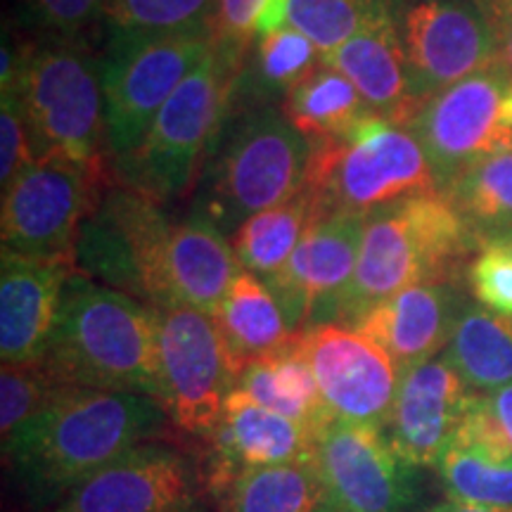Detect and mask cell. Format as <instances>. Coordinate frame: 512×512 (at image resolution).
Returning <instances> with one entry per match:
<instances>
[{
  "instance_id": "6da1fadb",
  "label": "cell",
  "mask_w": 512,
  "mask_h": 512,
  "mask_svg": "<svg viewBox=\"0 0 512 512\" xmlns=\"http://www.w3.org/2000/svg\"><path fill=\"white\" fill-rule=\"evenodd\" d=\"M169 422L152 396L62 384L3 441V456L29 508L46 512L126 451L157 441Z\"/></svg>"
},
{
  "instance_id": "7a4b0ae2",
  "label": "cell",
  "mask_w": 512,
  "mask_h": 512,
  "mask_svg": "<svg viewBox=\"0 0 512 512\" xmlns=\"http://www.w3.org/2000/svg\"><path fill=\"white\" fill-rule=\"evenodd\" d=\"M43 366L60 384L162 403L155 309L76 268L64 283Z\"/></svg>"
},
{
  "instance_id": "3957f363",
  "label": "cell",
  "mask_w": 512,
  "mask_h": 512,
  "mask_svg": "<svg viewBox=\"0 0 512 512\" xmlns=\"http://www.w3.org/2000/svg\"><path fill=\"white\" fill-rule=\"evenodd\" d=\"M479 242L444 192L408 197L366 216L354 278L332 323L354 325L377 304L420 283H458Z\"/></svg>"
},
{
  "instance_id": "277c9868",
  "label": "cell",
  "mask_w": 512,
  "mask_h": 512,
  "mask_svg": "<svg viewBox=\"0 0 512 512\" xmlns=\"http://www.w3.org/2000/svg\"><path fill=\"white\" fill-rule=\"evenodd\" d=\"M302 190L316 216H370L408 197L441 192L418 136L380 114H368L347 138L313 143Z\"/></svg>"
},
{
  "instance_id": "5b68a950",
  "label": "cell",
  "mask_w": 512,
  "mask_h": 512,
  "mask_svg": "<svg viewBox=\"0 0 512 512\" xmlns=\"http://www.w3.org/2000/svg\"><path fill=\"white\" fill-rule=\"evenodd\" d=\"M10 91L22 100L36 159L107 169L102 72L86 41L27 43Z\"/></svg>"
},
{
  "instance_id": "8992f818",
  "label": "cell",
  "mask_w": 512,
  "mask_h": 512,
  "mask_svg": "<svg viewBox=\"0 0 512 512\" xmlns=\"http://www.w3.org/2000/svg\"><path fill=\"white\" fill-rule=\"evenodd\" d=\"M242 64L214 48L185 76L147 128L145 138L117 164L121 183L159 204L185 197L209 145L233 107Z\"/></svg>"
},
{
  "instance_id": "52a82bcc",
  "label": "cell",
  "mask_w": 512,
  "mask_h": 512,
  "mask_svg": "<svg viewBox=\"0 0 512 512\" xmlns=\"http://www.w3.org/2000/svg\"><path fill=\"white\" fill-rule=\"evenodd\" d=\"M311 143L271 105L245 114L202 178L197 211L233 235L249 216L302 190Z\"/></svg>"
},
{
  "instance_id": "ba28073f",
  "label": "cell",
  "mask_w": 512,
  "mask_h": 512,
  "mask_svg": "<svg viewBox=\"0 0 512 512\" xmlns=\"http://www.w3.org/2000/svg\"><path fill=\"white\" fill-rule=\"evenodd\" d=\"M107 188V169L36 159L3 190L0 238L8 252L76 266V240Z\"/></svg>"
},
{
  "instance_id": "9c48e42d",
  "label": "cell",
  "mask_w": 512,
  "mask_h": 512,
  "mask_svg": "<svg viewBox=\"0 0 512 512\" xmlns=\"http://www.w3.org/2000/svg\"><path fill=\"white\" fill-rule=\"evenodd\" d=\"M214 43V36L107 38L100 72L114 166L136 150L164 102Z\"/></svg>"
},
{
  "instance_id": "30bf717a",
  "label": "cell",
  "mask_w": 512,
  "mask_h": 512,
  "mask_svg": "<svg viewBox=\"0 0 512 512\" xmlns=\"http://www.w3.org/2000/svg\"><path fill=\"white\" fill-rule=\"evenodd\" d=\"M408 128L444 192L467 169L512 147V72L498 62L467 76L422 102Z\"/></svg>"
},
{
  "instance_id": "8fae6325",
  "label": "cell",
  "mask_w": 512,
  "mask_h": 512,
  "mask_svg": "<svg viewBox=\"0 0 512 512\" xmlns=\"http://www.w3.org/2000/svg\"><path fill=\"white\" fill-rule=\"evenodd\" d=\"M155 320L164 411L178 432L207 441L238 384L219 325L190 306L155 309Z\"/></svg>"
},
{
  "instance_id": "7c38bea8",
  "label": "cell",
  "mask_w": 512,
  "mask_h": 512,
  "mask_svg": "<svg viewBox=\"0 0 512 512\" xmlns=\"http://www.w3.org/2000/svg\"><path fill=\"white\" fill-rule=\"evenodd\" d=\"M399 27L420 102L503 62L494 24L477 0H399Z\"/></svg>"
},
{
  "instance_id": "4fadbf2b",
  "label": "cell",
  "mask_w": 512,
  "mask_h": 512,
  "mask_svg": "<svg viewBox=\"0 0 512 512\" xmlns=\"http://www.w3.org/2000/svg\"><path fill=\"white\" fill-rule=\"evenodd\" d=\"M313 465L339 512H411L418 498L415 467L396 456L382 427L332 418L316 432Z\"/></svg>"
},
{
  "instance_id": "5bb4252c",
  "label": "cell",
  "mask_w": 512,
  "mask_h": 512,
  "mask_svg": "<svg viewBox=\"0 0 512 512\" xmlns=\"http://www.w3.org/2000/svg\"><path fill=\"white\" fill-rule=\"evenodd\" d=\"M46 512H209L204 479L181 448L145 441Z\"/></svg>"
},
{
  "instance_id": "9a60e30c",
  "label": "cell",
  "mask_w": 512,
  "mask_h": 512,
  "mask_svg": "<svg viewBox=\"0 0 512 512\" xmlns=\"http://www.w3.org/2000/svg\"><path fill=\"white\" fill-rule=\"evenodd\" d=\"M297 344L332 418L384 427L401 384V368L387 351L339 323L313 325L299 332Z\"/></svg>"
},
{
  "instance_id": "2e32d148",
  "label": "cell",
  "mask_w": 512,
  "mask_h": 512,
  "mask_svg": "<svg viewBox=\"0 0 512 512\" xmlns=\"http://www.w3.org/2000/svg\"><path fill=\"white\" fill-rule=\"evenodd\" d=\"M366 216H316L287 264L268 280L292 330L332 323V313L354 278Z\"/></svg>"
},
{
  "instance_id": "e0dca14e",
  "label": "cell",
  "mask_w": 512,
  "mask_h": 512,
  "mask_svg": "<svg viewBox=\"0 0 512 512\" xmlns=\"http://www.w3.org/2000/svg\"><path fill=\"white\" fill-rule=\"evenodd\" d=\"M475 394L444 356L401 373L399 392L382 427L396 456L413 467L437 465L463 425Z\"/></svg>"
},
{
  "instance_id": "ac0fdd59",
  "label": "cell",
  "mask_w": 512,
  "mask_h": 512,
  "mask_svg": "<svg viewBox=\"0 0 512 512\" xmlns=\"http://www.w3.org/2000/svg\"><path fill=\"white\" fill-rule=\"evenodd\" d=\"M323 62L354 83L373 114L411 126L422 102L415 98L401 41L399 0H375L356 34Z\"/></svg>"
},
{
  "instance_id": "d6986e66",
  "label": "cell",
  "mask_w": 512,
  "mask_h": 512,
  "mask_svg": "<svg viewBox=\"0 0 512 512\" xmlns=\"http://www.w3.org/2000/svg\"><path fill=\"white\" fill-rule=\"evenodd\" d=\"M240 273L242 266L233 242H228L214 221L195 209L188 219L171 228L150 306H190L214 316Z\"/></svg>"
},
{
  "instance_id": "ffe728a7",
  "label": "cell",
  "mask_w": 512,
  "mask_h": 512,
  "mask_svg": "<svg viewBox=\"0 0 512 512\" xmlns=\"http://www.w3.org/2000/svg\"><path fill=\"white\" fill-rule=\"evenodd\" d=\"M74 264L31 259L3 249L0 261V358L3 366L43 363L64 283Z\"/></svg>"
},
{
  "instance_id": "44dd1931",
  "label": "cell",
  "mask_w": 512,
  "mask_h": 512,
  "mask_svg": "<svg viewBox=\"0 0 512 512\" xmlns=\"http://www.w3.org/2000/svg\"><path fill=\"white\" fill-rule=\"evenodd\" d=\"M207 441L209 465L204 482L209 484L249 467L313 463L316 434L302 422L268 411L245 392L233 389Z\"/></svg>"
},
{
  "instance_id": "7402d4cb",
  "label": "cell",
  "mask_w": 512,
  "mask_h": 512,
  "mask_svg": "<svg viewBox=\"0 0 512 512\" xmlns=\"http://www.w3.org/2000/svg\"><path fill=\"white\" fill-rule=\"evenodd\" d=\"M463 309L458 283H420L377 304L354 330L387 351L406 373L446 349Z\"/></svg>"
},
{
  "instance_id": "603a6c76",
  "label": "cell",
  "mask_w": 512,
  "mask_h": 512,
  "mask_svg": "<svg viewBox=\"0 0 512 512\" xmlns=\"http://www.w3.org/2000/svg\"><path fill=\"white\" fill-rule=\"evenodd\" d=\"M226 342L230 366L235 373L252 361L290 349L297 332L287 323L285 311L268 285L256 275L242 271L214 316Z\"/></svg>"
},
{
  "instance_id": "cb8c5ba5",
  "label": "cell",
  "mask_w": 512,
  "mask_h": 512,
  "mask_svg": "<svg viewBox=\"0 0 512 512\" xmlns=\"http://www.w3.org/2000/svg\"><path fill=\"white\" fill-rule=\"evenodd\" d=\"M219 512H328L330 501L313 463L249 467L207 484Z\"/></svg>"
},
{
  "instance_id": "d4e9b609",
  "label": "cell",
  "mask_w": 512,
  "mask_h": 512,
  "mask_svg": "<svg viewBox=\"0 0 512 512\" xmlns=\"http://www.w3.org/2000/svg\"><path fill=\"white\" fill-rule=\"evenodd\" d=\"M235 389L245 392L249 399L261 403L268 411L302 422L313 434L325 422L332 420V413L325 406L323 394H320L316 375L299 351L297 339L290 349L259 358V361L245 366Z\"/></svg>"
},
{
  "instance_id": "484cf974",
  "label": "cell",
  "mask_w": 512,
  "mask_h": 512,
  "mask_svg": "<svg viewBox=\"0 0 512 512\" xmlns=\"http://www.w3.org/2000/svg\"><path fill=\"white\" fill-rule=\"evenodd\" d=\"M444 358L472 392L491 394L505 387L512 382V318L484 306H465Z\"/></svg>"
},
{
  "instance_id": "4316f807",
  "label": "cell",
  "mask_w": 512,
  "mask_h": 512,
  "mask_svg": "<svg viewBox=\"0 0 512 512\" xmlns=\"http://www.w3.org/2000/svg\"><path fill=\"white\" fill-rule=\"evenodd\" d=\"M283 112L311 145L347 138L373 114L354 83L328 62H320L309 79L285 95Z\"/></svg>"
},
{
  "instance_id": "83f0119b",
  "label": "cell",
  "mask_w": 512,
  "mask_h": 512,
  "mask_svg": "<svg viewBox=\"0 0 512 512\" xmlns=\"http://www.w3.org/2000/svg\"><path fill=\"white\" fill-rule=\"evenodd\" d=\"M313 219L316 211L304 190L278 207L249 216L230 238L242 271L268 283L287 264Z\"/></svg>"
},
{
  "instance_id": "f1b7e54d",
  "label": "cell",
  "mask_w": 512,
  "mask_h": 512,
  "mask_svg": "<svg viewBox=\"0 0 512 512\" xmlns=\"http://www.w3.org/2000/svg\"><path fill=\"white\" fill-rule=\"evenodd\" d=\"M479 247L512 233V147L460 174L444 190Z\"/></svg>"
},
{
  "instance_id": "f546056e",
  "label": "cell",
  "mask_w": 512,
  "mask_h": 512,
  "mask_svg": "<svg viewBox=\"0 0 512 512\" xmlns=\"http://www.w3.org/2000/svg\"><path fill=\"white\" fill-rule=\"evenodd\" d=\"M107 38L214 36L216 0H107Z\"/></svg>"
},
{
  "instance_id": "4dcf8cb0",
  "label": "cell",
  "mask_w": 512,
  "mask_h": 512,
  "mask_svg": "<svg viewBox=\"0 0 512 512\" xmlns=\"http://www.w3.org/2000/svg\"><path fill=\"white\" fill-rule=\"evenodd\" d=\"M434 467L451 501L512 512V463L451 444Z\"/></svg>"
},
{
  "instance_id": "1f68e13d",
  "label": "cell",
  "mask_w": 512,
  "mask_h": 512,
  "mask_svg": "<svg viewBox=\"0 0 512 512\" xmlns=\"http://www.w3.org/2000/svg\"><path fill=\"white\" fill-rule=\"evenodd\" d=\"M320 62H323V55L309 38L285 24L283 29L259 36L256 41L254 88L264 98L280 95L285 100L292 88H297L316 72Z\"/></svg>"
},
{
  "instance_id": "d6a6232c",
  "label": "cell",
  "mask_w": 512,
  "mask_h": 512,
  "mask_svg": "<svg viewBox=\"0 0 512 512\" xmlns=\"http://www.w3.org/2000/svg\"><path fill=\"white\" fill-rule=\"evenodd\" d=\"M373 3L375 0H290L287 24L302 31L325 60L356 34Z\"/></svg>"
},
{
  "instance_id": "836d02e7",
  "label": "cell",
  "mask_w": 512,
  "mask_h": 512,
  "mask_svg": "<svg viewBox=\"0 0 512 512\" xmlns=\"http://www.w3.org/2000/svg\"><path fill=\"white\" fill-rule=\"evenodd\" d=\"M62 387L43 363L3 366L0 373V439L8 441Z\"/></svg>"
},
{
  "instance_id": "e575fe53",
  "label": "cell",
  "mask_w": 512,
  "mask_h": 512,
  "mask_svg": "<svg viewBox=\"0 0 512 512\" xmlns=\"http://www.w3.org/2000/svg\"><path fill=\"white\" fill-rule=\"evenodd\" d=\"M107 0H22V19L36 41H86L102 24Z\"/></svg>"
},
{
  "instance_id": "d590c367",
  "label": "cell",
  "mask_w": 512,
  "mask_h": 512,
  "mask_svg": "<svg viewBox=\"0 0 512 512\" xmlns=\"http://www.w3.org/2000/svg\"><path fill=\"white\" fill-rule=\"evenodd\" d=\"M467 285L484 309L512 318V247L503 240L484 242L467 266Z\"/></svg>"
},
{
  "instance_id": "8d00e7d4",
  "label": "cell",
  "mask_w": 512,
  "mask_h": 512,
  "mask_svg": "<svg viewBox=\"0 0 512 512\" xmlns=\"http://www.w3.org/2000/svg\"><path fill=\"white\" fill-rule=\"evenodd\" d=\"M36 162L34 143L22 100L17 93H0V183L10 188Z\"/></svg>"
},
{
  "instance_id": "74e56055",
  "label": "cell",
  "mask_w": 512,
  "mask_h": 512,
  "mask_svg": "<svg viewBox=\"0 0 512 512\" xmlns=\"http://www.w3.org/2000/svg\"><path fill=\"white\" fill-rule=\"evenodd\" d=\"M264 8L266 0H216V48L235 62H245Z\"/></svg>"
},
{
  "instance_id": "f35d334b",
  "label": "cell",
  "mask_w": 512,
  "mask_h": 512,
  "mask_svg": "<svg viewBox=\"0 0 512 512\" xmlns=\"http://www.w3.org/2000/svg\"><path fill=\"white\" fill-rule=\"evenodd\" d=\"M494 24L498 46H501V60L512 72V0H477Z\"/></svg>"
},
{
  "instance_id": "ab89813d",
  "label": "cell",
  "mask_w": 512,
  "mask_h": 512,
  "mask_svg": "<svg viewBox=\"0 0 512 512\" xmlns=\"http://www.w3.org/2000/svg\"><path fill=\"white\" fill-rule=\"evenodd\" d=\"M486 408H489L491 418L496 420L498 430H501L503 439L508 441L512 451V382L505 384V387L496 389V392L484 394Z\"/></svg>"
},
{
  "instance_id": "60d3db41",
  "label": "cell",
  "mask_w": 512,
  "mask_h": 512,
  "mask_svg": "<svg viewBox=\"0 0 512 512\" xmlns=\"http://www.w3.org/2000/svg\"><path fill=\"white\" fill-rule=\"evenodd\" d=\"M427 512H510V510H496V508H484V505H470V503H460V501H441L437 505H432Z\"/></svg>"
},
{
  "instance_id": "b9f144b4",
  "label": "cell",
  "mask_w": 512,
  "mask_h": 512,
  "mask_svg": "<svg viewBox=\"0 0 512 512\" xmlns=\"http://www.w3.org/2000/svg\"><path fill=\"white\" fill-rule=\"evenodd\" d=\"M503 242H508V245L512 247V233H508V235H505V238H501Z\"/></svg>"
},
{
  "instance_id": "7bdbcfd3",
  "label": "cell",
  "mask_w": 512,
  "mask_h": 512,
  "mask_svg": "<svg viewBox=\"0 0 512 512\" xmlns=\"http://www.w3.org/2000/svg\"><path fill=\"white\" fill-rule=\"evenodd\" d=\"M328 512H339V510H335V508H330V510H328Z\"/></svg>"
}]
</instances>
